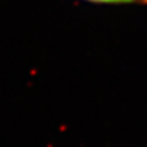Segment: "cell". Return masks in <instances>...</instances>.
Returning a JSON list of instances; mask_svg holds the SVG:
<instances>
[{"label":"cell","mask_w":147,"mask_h":147,"mask_svg":"<svg viewBox=\"0 0 147 147\" xmlns=\"http://www.w3.org/2000/svg\"><path fill=\"white\" fill-rule=\"evenodd\" d=\"M107 4H146L147 0H107Z\"/></svg>","instance_id":"obj_1"}]
</instances>
